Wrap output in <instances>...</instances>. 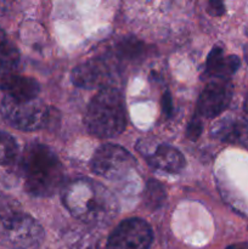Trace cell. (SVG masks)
Here are the masks:
<instances>
[{
	"instance_id": "6da1fadb",
	"label": "cell",
	"mask_w": 248,
	"mask_h": 249,
	"mask_svg": "<svg viewBox=\"0 0 248 249\" xmlns=\"http://www.w3.org/2000/svg\"><path fill=\"white\" fill-rule=\"evenodd\" d=\"M62 202L77 220L91 228L108 225L119 212L116 196L88 178L68 182L62 190Z\"/></svg>"
},
{
	"instance_id": "7a4b0ae2",
	"label": "cell",
	"mask_w": 248,
	"mask_h": 249,
	"mask_svg": "<svg viewBox=\"0 0 248 249\" xmlns=\"http://www.w3.org/2000/svg\"><path fill=\"white\" fill-rule=\"evenodd\" d=\"M21 172L24 189L34 197H50L63 181V167L57 155L49 146L31 143L22 155Z\"/></svg>"
},
{
	"instance_id": "3957f363",
	"label": "cell",
	"mask_w": 248,
	"mask_h": 249,
	"mask_svg": "<svg viewBox=\"0 0 248 249\" xmlns=\"http://www.w3.org/2000/svg\"><path fill=\"white\" fill-rule=\"evenodd\" d=\"M88 131L97 138H114L126 125L125 102L122 92L112 87L102 88L92 97L85 113Z\"/></svg>"
},
{
	"instance_id": "277c9868",
	"label": "cell",
	"mask_w": 248,
	"mask_h": 249,
	"mask_svg": "<svg viewBox=\"0 0 248 249\" xmlns=\"http://www.w3.org/2000/svg\"><path fill=\"white\" fill-rule=\"evenodd\" d=\"M43 241L44 230L35 219L0 201V245L9 249H36Z\"/></svg>"
},
{
	"instance_id": "5b68a950",
	"label": "cell",
	"mask_w": 248,
	"mask_h": 249,
	"mask_svg": "<svg viewBox=\"0 0 248 249\" xmlns=\"http://www.w3.org/2000/svg\"><path fill=\"white\" fill-rule=\"evenodd\" d=\"M0 113L4 121L12 128L23 131H36L56 123V113L51 107L38 100L17 101L5 95L0 105Z\"/></svg>"
},
{
	"instance_id": "8992f818",
	"label": "cell",
	"mask_w": 248,
	"mask_h": 249,
	"mask_svg": "<svg viewBox=\"0 0 248 249\" xmlns=\"http://www.w3.org/2000/svg\"><path fill=\"white\" fill-rule=\"evenodd\" d=\"M91 170L108 180H122L134 170L135 158L118 145L100 146L91 158Z\"/></svg>"
},
{
	"instance_id": "52a82bcc",
	"label": "cell",
	"mask_w": 248,
	"mask_h": 249,
	"mask_svg": "<svg viewBox=\"0 0 248 249\" xmlns=\"http://www.w3.org/2000/svg\"><path fill=\"white\" fill-rule=\"evenodd\" d=\"M153 235L150 225L138 218L122 221L107 240V249H148Z\"/></svg>"
},
{
	"instance_id": "ba28073f",
	"label": "cell",
	"mask_w": 248,
	"mask_h": 249,
	"mask_svg": "<svg viewBox=\"0 0 248 249\" xmlns=\"http://www.w3.org/2000/svg\"><path fill=\"white\" fill-rule=\"evenodd\" d=\"M117 67L112 56L90 58L73 70L72 82L83 89L107 88V83L111 82Z\"/></svg>"
},
{
	"instance_id": "9c48e42d",
	"label": "cell",
	"mask_w": 248,
	"mask_h": 249,
	"mask_svg": "<svg viewBox=\"0 0 248 249\" xmlns=\"http://www.w3.org/2000/svg\"><path fill=\"white\" fill-rule=\"evenodd\" d=\"M232 83L230 79H211L199 94L197 113L204 118H214L225 111L232 99Z\"/></svg>"
},
{
	"instance_id": "30bf717a",
	"label": "cell",
	"mask_w": 248,
	"mask_h": 249,
	"mask_svg": "<svg viewBox=\"0 0 248 249\" xmlns=\"http://www.w3.org/2000/svg\"><path fill=\"white\" fill-rule=\"evenodd\" d=\"M19 75V53L0 28V90L6 91Z\"/></svg>"
},
{
	"instance_id": "8fae6325",
	"label": "cell",
	"mask_w": 248,
	"mask_h": 249,
	"mask_svg": "<svg viewBox=\"0 0 248 249\" xmlns=\"http://www.w3.org/2000/svg\"><path fill=\"white\" fill-rule=\"evenodd\" d=\"M241 61L235 55H225L224 49L216 45L212 49L207 57L206 71L202 74L203 79H230L238 70Z\"/></svg>"
},
{
	"instance_id": "7c38bea8",
	"label": "cell",
	"mask_w": 248,
	"mask_h": 249,
	"mask_svg": "<svg viewBox=\"0 0 248 249\" xmlns=\"http://www.w3.org/2000/svg\"><path fill=\"white\" fill-rule=\"evenodd\" d=\"M146 158L151 167L170 174L179 173L185 167L184 156L177 148L165 143L158 145Z\"/></svg>"
},
{
	"instance_id": "4fadbf2b",
	"label": "cell",
	"mask_w": 248,
	"mask_h": 249,
	"mask_svg": "<svg viewBox=\"0 0 248 249\" xmlns=\"http://www.w3.org/2000/svg\"><path fill=\"white\" fill-rule=\"evenodd\" d=\"M212 134L229 143L248 146V126L245 122L225 118L214 125Z\"/></svg>"
},
{
	"instance_id": "5bb4252c",
	"label": "cell",
	"mask_w": 248,
	"mask_h": 249,
	"mask_svg": "<svg viewBox=\"0 0 248 249\" xmlns=\"http://www.w3.org/2000/svg\"><path fill=\"white\" fill-rule=\"evenodd\" d=\"M91 226H72L63 233L68 249H99L100 237Z\"/></svg>"
},
{
	"instance_id": "9a60e30c",
	"label": "cell",
	"mask_w": 248,
	"mask_h": 249,
	"mask_svg": "<svg viewBox=\"0 0 248 249\" xmlns=\"http://www.w3.org/2000/svg\"><path fill=\"white\" fill-rule=\"evenodd\" d=\"M5 92V95L17 101H33L38 99L40 87L34 78L23 77L19 74Z\"/></svg>"
},
{
	"instance_id": "2e32d148",
	"label": "cell",
	"mask_w": 248,
	"mask_h": 249,
	"mask_svg": "<svg viewBox=\"0 0 248 249\" xmlns=\"http://www.w3.org/2000/svg\"><path fill=\"white\" fill-rule=\"evenodd\" d=\"M165 201V190L160 182L156 180H150L146 184L145 191H143V203L147 208L158 209L163 206Z\"/></svg>"
},
{
	"instance_id": "e0dca14e",
	"label": "cell",
	"mask_w": 248,
	"mask_h": 249,
	"mask_svg": "<svg viewBox=\"0 0 248 249\" xmlns=\"http://www.w3.org/2000/svg\"><path fill=\"white\" fill-rule=\"evenodd\" d=\"M18 153L16 140L10 134L0 131V165H7L14 162Z\"/></svg>"
},
{
	"instance_id": "ac0fdd59",
	"label": "cell",
	"mask_w": 248,
	"mask_h": 249,
	"mask_svg": "<svg viewBox=\"0 0 248 249\" xmlns=\"http://www.w3.org/2000/svg\"><path fill=\"white\" fill-rule=\"evenodd\" d=\"M202 133V122L201 117L198 114L192 117V119L190 121L189 126L186 129V136L190 139V140H197L198 136L201 135Z\"/></svg>"
},
{
	"instance_id": "d6986e66",
	"label": "cell",
	"mask_w": 248,
	"mask_h": 249,
	"mask_svg": "<svg viewBox=\"0 0 248 249\" xmlns=\"http://www.w3.org/2000/svg\"><path fill=\"white\" fill-rule=\"evenodd\" d=\"M207 11H208L209 15L212 16H221V15L225 12V6L221 1H209L208 2V7H207Z\"/></svg>"
},
{
	"instance_id": "ffe728a7",
	"label": "cell",
	"mask_w": 248,
	"mask_h": 249,
	"mask_svg": "<svg viewBox=\"0 0 248 249\" xmlns=\"http://www.w3.org/2000/svg\"><path fill=\"white\" fill-rule=\"evenodd\" d=\"M162 111L165 117H169L173 112V101L169 92H165L162 99Z\"/></svg>"
},
{
	"instance_id": "44dd1931",
	"label": "cell",
	"mask_w": 248,
	"mask_h": 249,
	"mask_svg": "<svg viewBox=\"0 0 248 249\" xmlns=\"http://www.w3.org/2000/svg\"><path fill=\"white\" fill-rule=\"evenodd\" d=\"M226 249H248V243H236V245L230 246Z\"/></svg>"
},
{
	"instance_id": "7402d4cb",
	"label": "cell",
	"mask_w": 248,
	"mask_h": 249,
	"mask_svg": "<svg viewBox=\"0 0 248 249\" xmlns=\"http://www.w3.org/2000/svg\"><path fill=\"white\" fill-rule=\"evenodd\" d=\"M243 56H245V60L248 65V44H246L245 48H243Z\"/></svg>"
},
{
	"instance_id": "603a6c76",
	"label": "cell",
	"mask_w": 248,
	"mask_h": 249,
	"mask_svg": "<svg viewBox=\"0 0 248 249\" xmlns=\"http://www.w3.org/2000/svg\"><path fill=\"white\" fill-rule=\"evenodd\" d=\"M243 109H245L246 113H248V92H247V95H246L245 102H243Z\"/></svg>"
}]
</instances>
